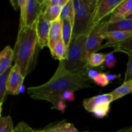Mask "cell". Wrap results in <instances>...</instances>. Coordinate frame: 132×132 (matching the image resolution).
<instances>
[{"instance_id": "6da1fadb", "label": "cell", "mask_w": 132, "mask_h": 132, "mask_svg": "<svg viewBox=\"0 0 132 132\" xmlns=\"http://www.w3.org/2000/svg\"><path fill=\"white\" fill-rule=\"evenodd\" d=\"M91 87V79L87 73L69 72L65 68L64 61H60L56 71L48 81L39 86L28 88L27 92L32 99L48 102L52 105V109H57L61 96L64 92H75Z\"/></svg>"}, {"instance_id": "e0dca14e", "label": "cell", "mask_w": 132, "mask_h": 132, "mask_svg": "<svg viewBox=\"0 0 132 132\" xmlns=\"http://www.w3.org/2000/svg\"><path fill=\"white\" fill-rule=\"evenodd\" d=\"M113 96V101L128 94H131L132 93V79L128 80L127 81H125L121 85V86H119L116 89H115L113 91L110 92Z\"/></svg>"}, {"instance_id": "2e32d148", "label": "cell", "mask_w": 132, "mask_h": 132, "mask_svg": "<svg viewBox=\"0 0 132 132\" xmlns=\"http://www.w3.org/2000/svg\"><path fill=\"white\" fill-rule=\"evenodd\" d=\"M105 30L106 32L113 31H132V19L126 18L113 23H108L106 20Z\"/></svg>"}, {"instance_id": "9a60e30c", "label": "cell", "mask_w": 132, "mask_h": 132, "mask_svg": "<svg viewBox=\"0 0 132 132\" xmlns=\"http://www.w3.org/2000/svg\"><path fill=\"white\" fill-rule=\"evenodd\" d=\"M39 132H79L74 125L70 122L62 121L48 125L45 128L39 130Z\"/></svg>"}, {"instance_id": "d6a6232c", "label": "cell", "mask_w": 132, "mask_h": 132, "mask_svg": "<svg viewBox=\"0 0 132 132\" xmlns=\"http://www.w3.org/2000/svg\"><path fill=\"white\" fill-rule=\"evenodd\" d=\"M106 73V77L108 80L109 81V82H110L111 81H113V80L116 79L120 78L121 77V74H119V75H116V74H111V73Z\"/></svg>"}, {"instance_id": "f546056e", "label": "cell", "mask_w": 132, "mask_h": 132, "mask_svg": "<svg viewBox=\"0 0 132 132\" xmlns=\"http://www.w3.org/2000/svg\"><path fill=\"white\" fill-rule=\"evenodd\" d=\"M76 99L75 94L72 91H67L64 92L63 95L61 96V101H73Z\"/></svg>"}, {"instance_id": "277c9868", "label": "cell", "mask_w": 132, "mask_h": 132, "mask_svg": "<svg viewBox=\"0 0 132 132\" xmlns=\"http://www.w3.org/2000/svg\"><path fill=\"white\" fill-rule=\"evenodd\" d=\"M74 9L72 37L86 35L92 29L93 15L97 0H72Z\"/></svg>"}, {"instance_id": "d4e9b609", "label": "cell", "mask_w": 132, "mask_h": 132, "mask_svg": "<svg viewBox=\"0 0 132 132\" xmlns=\"http://www.w3.org/2000/svg\"><path fill=\"white\" fill-rule=\"evenodd\" d=\"M27 0H19V6L20 9V23L19 28L25 27L26 6Z\"/></svg>"}, {"instance_id": "8992f818", "label": "cell", "mask_w": 132, "mask_h": 132, "mask_svg": "<svg viewBox=\"0 0 132 132\" xmlns=\"http://www.w3.org/2000/svg\"><path fill=\"white\" fill-rule=\"evenodd\" d=\"M106 21H103L92 28L88 34L86 42V48L90 56L92 54L103 48V40L105 39V27Z\"/></svg>"}, {"instance_id": "52a82bcc", "label": "cell", "mask_w": 132, "mask_h": 132, "mask_svg": "<svg viewBox=\"0 0 132 132\" xmlns=\"http://www.w3.org/2000/svg\"><path fill=\"white\" fill-rule=\"evenodd\" d=\"M124 0H97L93 15L92 29L97 25L106 17L111 15Z\"/></svg>"}, {"instance_id": "cb8c5ba5", "label": "cell", "mask_w": 132, "mask_h": 132, "mask_svg": "<svg viewBox=\"0 0 132 132\" xmlns=\"http://www.w3.org/2000/svg\"><path fill=\"white\" fill-rule=\"evenodd\" d=\"M109 47H112L115 49V51H120L126 54L132 52V37L120 43L113 45Z\"/></svg>"}, {"instance_id": "8fae6325", "label": "cell", "mask_w": 132, "mask_h": 132, "mask_svg": "<svg viewBox=\"0 0 132 132\" xmlns=\"http://www.w3.org/2000/svg\"><path fill=\"white\" fill-rule=\"evenodd\" d=\"M132 12V0H124L111 14L108 23H113L126 19Z\"/></svg>"}, {"instance_id": "7a4b0ae2", "label": "cell", "mask_w": 132, "mask_h": 132, "mask_svg": "<svg viewBox=\"0 0 132 132\" xmlns=\"http://www.w3.org/2000/svg\"><path fill=\"white\" fill-rule=\"evenodd\" d=\"M41 49L36 26L33 28L27 27L19 28L14 48V61L24 77L34 70Z\"/></svg>"}, {"instance_id": "603a6c76", "label": "cell", "mask_w": 132, "mask_h": 132, "mask_svg": "<svg viewBox=\"0 0 132 132\" xmlns=\"http://www.w3.org/2000/svg\"><path fill=\"white\" fill-rule=\"evenodd\" d=\"M13 121L10 116L0 117V132H13L14 130Z\"/></svg>"}, {"instance_id": "f1b7e54d", "label": "cell", "mask_w": 132, "mask_h": 132, "mask_svg": "<svg viewBox=\"0 0 132 132\" xmlns=\"http://www.w3.org/2000/svg\"><path fill=\"white\" fill-rule=\"evenodd\" d=\"M68 1L69 0H44L43 1V3L44 7L50 5H58L63 8L68 2Z\"/></svg>"}, {"instance_id": "4fadbf2b", "label": "cell", "mask_w": 132, "mask_h": 132, "mask_svg": "<svg viewBox=\"0 0 132 132\" xmlns=\"http://www.w3.org/2000/svg\"><path fill=\"white\" fill-rule=\"evenodd\" d=\"M62 28L63 21L60 19H57L55 21L51 23L49 32L48 46L49 49L52 50L58 41L62 38Z\"/></svg>"}, {"instance_id": "d6986e66", "label": "cell", "mask_w": 132, "mask_h": 132, "mask_svg": "<svg viewBox=\"0 0 132 132\" xmlns=\"http://www.w3.org/2000/svg\"><path fill=\"white\" fill-rule=\"evenodd\" d=\"M61 10V6L58 5H50L45 7L43 14L46 20L52 23L59 19Z\"/></svg>"}, {"instance_id": "9c48e42d", "label": "cell", "mask_w": 132, "mask_h": 132, "mask_svg": "<svg viewBox=\"0 0 132 132\" xmlns=\"http://www.w3.org/2000/svg\"><path fill=\"white\" fill-rule=\"evenodd\" d=\"M24 78L25 77L21 73L19 67L14 64V65L12 67L8 79L7 92L13 95L19 94V89L23 85Z\"/></svg>"}, {"instance_id": "3957f363", "label": "cell", "mask_w": 132, "mask_h": 132, "mask_svg": "<svg viewBox=\"0 0 132 132\" xmlns=\"http://www.w3.org/2000/svg\"><path fill=\"white\" fill-rule=\"evenodd\" d=\"M87 36L72 37L67 48V59L64 61V66L69 72L75 73H87L90 70L89 55L86 48Z\"/></svg>"}, {"instance_id": "30bf717a", "label": "cell", "mask_w": 132, "mask_h": 132, "mask_svg": "<svg viewBox=\"0 0 132 132\" xmlns=\"http://www.w3.org/2000/svg\"><path fill=\"white\" fill-rule=\"evenodd\" d=\"M50 25L51 23L46 20L43 14H41L36 23V31L38 37L39 45L41 49L45 46L47 47L48 46V37Z\"/></svg>"}, {"instance_id": "44dd1931", "label": "cell", "mask_w": 132, "mask_h": 132, "mask_svg": "<svg viewBox=\"0 0 132 132\" xmlns=\"http://www.w3.org/2000/svg\"><path fill=\"white\" fill-rule=\"evenodd\" d=\"M9 68L5 73L0 74V107H1V112L2 110V105L5 101V97L7 92V83L9 79V74L11 71V68Z\"/></svg>"}, {"instance_id": "ffe728a7", "label": "cell", "mask_w": 132, "mask_h": 132, "mask_svg": "<svg viewBox=\"0 0 132 132\" xmlns=\"http://www.w3.org/2000/svg\"><path fill=\"white\" fill-rule=\"evenodd\" d=\"M63 28H62V39L64 44L68 48L70 43L72 36V30H73V24L69 18L63 19Z\"/></svg>"}, {"instance_id": "5bb4252c", "label": "cell", "mask_w": 132, "mask_h": 132, "mask_svg": "<svg viewBox=\"0 0 132 132\" xmlns=\"http://www.w3.org/2000/svg\"><path fill=\"white\" fill-rule=\"evenodd\" d=\"M13 60H14V49L10 46H5L0 53V74L11 68Z\"/></svg>"}, {"instance_id": "4dcf8cb0", "label": "cell", "mask_w": 132, "mask_h": 132, "mask_svg": "<svg viewBox=\"0 0 132 132\" xmlns=\"http://www.w3.org/2000/svg\"><path fill=\"white\" fill-rule=\"evenodd\" d=\"M29 125L24 122H21L16 126L13 132H27Z\"/></svg>"}, {"instance_id": "8d00e7d4", "label": "cell", "mask_w": 132, "mask_h": 132, "mask_svg": "<svg viewBox=\"0 0 132 132\" xmlns=\"http://www.w3.org/2000/svg\"><path fill=\"white\" fill-rule=\"evenodd\" d=\"M24 86L23 85V86H22L20 88V89H19V93H23V91H24Z\"/></svg>"}, {"instance_id": "ba28073f", "label": "cell", "mask_w": 132, "mask_h": 132, "mask_svg": "<svg viewBox=\"0 0 132 132\" xmlns=\"http://www.w3.org/2000/svg\"><path fill=\"white\" fill-rule=\"evenodd\" d=\"M43 1L27 0L26 6L25 27L33 28L36 26L37 20L44 10Z\"/></svg>"}, {"instance_id": "ac0fdd59", "label": "cell", "mask_w": 132, "mask_h": 132, "mask_svg": "<svg viewBox=\"0 0 132 132\" xmlns=\"http://www.w3.org/2000/svg\"><path fill=\"white\" fill-rule=\"evenodd\" d=\"M52 56L55 59L60 61H64L67 59V47L64 44L63 39H61L54 46L52 50H50Z\"/></svg>"}, {"instance_id": "7c38bea8", "label": "cell", "mask_w": 132, "mask_h": 132, "mask_svg": "<svg viewBox=\"0 0 132 132\" xmlns=\"http://www.w3.org/2000/svg\"><path fill=\"white\" fill-rule=\"evenodd\" d=\"M132 37V31H113L105 34L106 42L103 45V48L113 45L124 42Z\"/></svg>"}, {"instance_id": "d590c367", "label": "cell", "mask_w": 132, "mask_h": 132, "mask_svg": "<svg viewBox=\"0 0 132 132\" xmlns=\"http://www.w3.org/2000/svg\"><path fill=\"white\" fill-rule=\"evenodd\" d=\"M27 132H39V130H34V129L32 128L30 126H29V127H28V130H27Z\"/></svg>"}, {"instance_id": "836d02e7", "label": "cell", "mask_w": 132, "mask_h": 132, "mask_svg": "<svg viewBox=\"0 0 132 132\" xmlns=\"http://www.w3.org/2000/svg\"><path fill=\"white\" fill-rule=\"evenodd\" d=\"M10 3H11L12 6H13V8H14V10L16 11V10H18V8H19V0L18 1H10Z\"/></svg>"}, {"instance_id": "484cf974", "label": "cell", "mask_w": 132, "mask_h": 132, "mask_svg": "<svg viewBox=\"0 0 132 132\" xmlns=\"http://www.w3.org/2000/svg\"><path fill=\"white\" fill-rule=\"evenodd\" d=\"M92 81H94V83L96 84L98 86H101V87L106 86L110 83L109 81L107 79L106 73H103V72H100L99 75Z\"/></svg>"}, {"instance_id": "e575fe53", "label": "cell", "mask_w": 132, "mask_h": 132, "mask_svg": "<svg viewBox=\"0 0 132 132\" xmlns=\"http://www.w3.org/2000/svg\"><path fill=\"white\" fill-rule=\"evenodd\" d=\"M115 132H132V126L126 128L121 129V130H119L118 131Z\"/></svg>"}, {"instance_id": "83f0119b", "label": "cell", "mask_w": 132, "mask_h": 132, "mask_svg": "<svg viewBox=\"0 0 132 132\" xmlns=\"http://www.w3.org/2000/svg\"><path fill=\"white\" fill-rule=\"evenodd\" d=\"M117 61H116V57H115L113 52L109 53V54H106L105 61L104 64L106 67L108 68H113L116 66Z\"/></svg>"}, {"instance_id": "4316f807", "label": "cell", "mask_w": 132, "mask_h": 132, "mask_svg": "<svg viewBox=\"0 0 132 132\" xmlns=\"http://www.w3.org/2000/svg\"><path fill=\"white\" fill-rule=\"evenodd\" d=\"M126 54L128 55V61L127 68H126V70L125 74L124 82L132 79V52L127 53Z\"/></svg>"}, {"instance_id": "1f68e13d", "label": "cell", "mask_w": 132, "mask_h": 132, "mask_svg": "<svg viewBox=\"0 0 132 132\" xmlns=\"http://www.w3.org/2000/svg\"><path fill=\"white\" fill-rule=\"evenodd\" d=\"M100 72H98L97 70H92V69H90L88 71V76L89 78L91 80L94 79L97 76L99 75V73Z\"/></svg>"}, {"instance_id": "5b68a950", "label": "cell", "mask_w": 132, "mask_h": 132, "mask_svg": "<svg viewBox=\"0 0 132 132\" xmlns=\"http://www.w3.org/2000/svg\"><path fill=\"white\" fill-rule=\"evenodd\" d=\"M113 101L112 94H104L84 99L82 106L87 112L92 113L98 119L104 118L110 109V104Z\"/></svg>"}, {"instance_id": "7402d4cb", "label": "cell", "mask_w": 132, "mask_h": 132, "mask_svg": "<svg viewBox=\"0 0 132 132\" xmlns=\"http://www.w3.org/2000/svg\"><path fill=\"white\" fill-rule=\"evenodd\" d=\"M106 54L95 52L89 56L88 64L90 67H97L104 64L105 61Z\"/></svg>"}, {"instance_id": "74e56055", "label": "cell", "mask_w": 132, "mask_h": 132, "mask_svg": "<svg viewBox=\"0 0 132 132\" xmlns=\"http://www.w3.org/2000/svg\"><path fill=\"white\" fill-rule=\"evenodd\" d=\"M126 18H127V19H132V12Z\"/></svg>"}, {"instance_id": "f35d334b", "label": "cell", "mask_w": 132, "mask_h": 132, "mask_svg": "<svg viewBox=\"0 0 132 132\" xmlns=\"http://www.w3.org/2000/svg\"><path fill=\"white\" fill-rule=\"evenodd\" d=\"M84 132H95V131H84Z\"/></svg>"}]
</instances>
